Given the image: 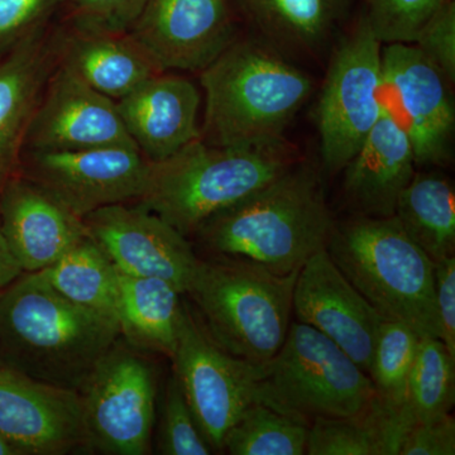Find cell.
I'll return each mask as SVG.
<instances>
[{"label":"cell","instance_id":"6da1fadb","mask_svg":"<svg viewBox=\"0 0 455 455\" xmlns=\"http://www.w3.org/2000/svg\"><path fill=\"white\" fill-rule=\"evenodd\" d=\"M334 226L319 175L309 166L292 164L218 212L193 236L208 256L248 260L289 275L326 248Z\"/></svg>","mask_w":455,"mask_h":455},{"label":"cell","instance_id":"7a4b0ae2","mask_svg":"<svg viewBox=\"0 0 455 455\" xmlns=\"http://www.w3.org/2000/svg\"><path fill=\"white\" fill-rule=\"evenodd\" d=\"M119 337L118 323L68 301L38 272L0 291V361L33 379L79 392Z\"/></svg>","mask_w":455,"mask_h":455},{"label":"cell","instance_id":"3957f363","mask_svg":"<svg viewBox=\"0 0 455 455\" xmlns=\"http://www.w3.org/2000/svg\"><path fill=\"white\" fill-rule=\"evenodd\" d=\"M204 142L244 147L281 142L313 92L307 74L253 42L230 44L200 71Z\"/></svg>","mask_w":455,"mask_h":455},{"label":"cell","instance_id":"277c9868","mask_svg":"<svg viewBox=\"0 0 455 455\" xmlns=\"http://www.w3.org/2000/svg\"><path fill=\"white\" fill-rule=\"evenodd\" d=\"M291 166V155L283 140L221 147L199 139L163 161L148 163L145 188L137 204L188 238L218 212Z\"/></svg>","mask_w":455,"mask_h":455},{"label":"cell","instance_id":"5b68a950","mask_svg":"<svg viewBox=\"0 0 455 455\" xmlns=\"http://www.w3.org/2000/svg\"><path fill=\"white\" fill-rule=\"evenodd\" d=\"M299 271L278 275L248 260L199 256L184 296L220 348L263 364L289 333Z\"/></svg>","mask_w":455,"mask_h":455},{"label":"cell","instance_id":"8992f818","mask_svg":"<svg viewBox=\"0 0 455 455\" xmlns=\"http://www.w3.org/2000/svg\"><path fill=\"white\" fill-rule=\"evenodd\" d=\"M325 250L383 319L440 339L434 262L395 217L359 215L334 226Z\"/></svg>","mask_w":455,"mask_h":455},{"label":"cell","instance_id":"52a82bcc","mask_svg":"<svg viewBox=\"0 0 455 455\" xmlns=\"http://www.w3.org/2000/svg\"><path fill=\"white\" fill-rule=\"evenodd\" d=\"M376 395L370 376L340 347L296 322L275 357L260 364L254 401L310 425L357 414Z\"/></svg>","mask_w":455,"mask_h":455},{"label":"cell","instance_id":"ba28073f","mask_svg":"<svg viewBox=\"0 0 455 455\" xmlns=\"http://www.w3.org/2000/svg\"><path fill=\"white\" fill-rule=\"evenodd\" d=\"M86 449L110 455L151 451L157 377L145 353L121 337L79 390Z\"/></svg>","mask_w":455,"mask_h":455},{"label":"cell","instance_id":"9c48e42d","mask_svg":"<svg viewBox=\"0 0 455 455\" xmlns=\"http://www.w3.org/2000/svg\"><path fill=\"white\" fill-rule=\"evenodd\" d=\"M171 361L172 373L204 436L212 451H223L228 431L254 403L260 364L236 358L220 348L185 299L178 344Z\"/></svg>","mask_w":455,"mask_h":455},{"label":"cell","instance_id":"30bf717a","mask_svg":"<svg viewBox=\"0 0 455 455\" xmlns=\"http://www.w3.org/2000/svg\"><path fill=\"white\" fill-rule=\"evenodd\" d=\"M382 44L363 20L341 44L329 68L316 123L323 161L331 172L347 166L381 116Z\"/></svg>","mask_w":455,"mask_h":455},{"label":"cell","instance_id":"8fae6325","mask_svg":"<svg viewBox=\"0 0 455 455\" xmlns=\"http://www.w3.org/2000/svg\"><path fill=\"white\" fill-rule=\"evenodd\" d=\"M447 82L414 44L383 47L379 108L406 134L416 166L443 164L451 157L455 112Z\"/></svg>","mask_w":455,"mask_h":455},{"label":"cell","instance_id":"7c38bea8","mask_svg":"<svg viewBox=\"0 0 455 455\" xmlns=\"http://www.w3.org/2000/svg\"><path fill=\"white\" fill-rule=\"evenodd\" d=\"M18 173L84 218L116 204L139 200L148 161L137 147L77 151H22Z\"/></svg>","mask_w":455,"mask_h":455},{"label":"cell","instance_id":"4fadbf2b","mask_svg":"<svg viewBox=\"0 0 455 455\" xmlns=\"http://www.w3.org/2000/svg\"><path fill=\"white\" fill-rule=\"evenodd\" d=\"M86 235L114 267L131 276L169 281L184 295L199 256L188 236L140 204H116L83 220Z\"/></svg>","mask_w":455,"mask_h":455},{"label":"cell","instance_id":"5bb4252c","mask_svg":"<svg viewBox=\"0 0 455 455\" xmlns=\"http://www.w3.org/2000/svg\"><path fill=\"white\" fill-rule=\"evenodd\" d=\"M0 436L16 455L84 451L79 392L33 379L0 361Z\"/></svg>","mask_w":455,"mask_h":455},{"label":"cell","instance_id":"9a60e30c","mask_svg":"<svg viewBox=\"0 0 455 455\" xmlns=\"http://www.w3.org/2000/svg\"><path fill=\"white\" fill-rule=\"evenodd\" d=\"M136 147L116 101L56 62L27 128L23 151Z\"/></svg>","mask_w":455,"mask_h":455},{"label":"cell","instance_id":"2e32d148","mask_svg":"<svg viewBox=\"0 0 455 455\" xmlns=\"http://www.w3.org/2000/svg\"><path fill=\"white\" fill-rule=\"evenodd\" d=\"M292 311L299 322L333 340L368 374L383 317L341 274L325 248L299 271Z\"/></svg>","mask_w":455,"mask_h":455},{"label":"cell","instance_id":"e0dca14e","mask_svg":"<svg viewBox=\"0 0 455 455\" xmlns=\"http://www.w3.org/2000/svg\"><path fill=\"white\" fill-rule=\"evenodd\" d=\"M131 35L163 71H202L232 44L227 0H149Z\"/></svg>","mask_w":455,"mask_h":455},{"label":"cell","instance_id":"ac0fdd59","mask_svg":"<svg viewBox=\"0 0 455 455\" xmlns=\"http://www.w3.org/2000/svg\"><path fill=\"white\" fill-rule=\"evenodd\" d=\"M0 230L23 272H41L86 235L82 218L20 173L0 190Z\"/></svg>","mask_w":455,"mask_h":455},{"label":"cell","instance_id":"d6986e66","mask_svg":"<svg viewBox=\"0 0 455 455\" xmlns=\"http://www.w3.org/2000/svg\"><path fill=\"white\" fill-rule=\"evenodd\" d=\"M200 103L196 84L164 71L116 100V107L140 154L148 163H158L202 139Z\"/></svg>","mask_w":455,"mask_h":455},{"label":"cell","instance_id":"ffe728a7","mask_svg":"<svg viewBox=\"0 0 455 455\" xmlns=\"http://www.w3.org/2000/svg\"><path fill=\"white\" fill-rule=\"evenodd\" d=\"M411 143L387 116L379 121L343 170V190L361 217L388 218L415 175Z\"/></svg>","mask_w":455,"mask_h":455},{"label":"cell","instance_id":"44dd1931","mask_svg":"<svg viewBox=\"0 0 455 455\" xmlns=\"http://www.w3.org/2000/svg\"><path fill=\"white\" fill-rule=\"evenodd\" d=\"M53 44L57 64L116 101L148 77L164 73L130 32H92L70 27L53 37Z\"/></svg>","mask_w":455,"mask_h":455},{"label":"cell","instance_id":"7402d4cb","mask_svg":"<svg viewBox=\"0 0 455 455\" xmlns=\"http://www.w3.org/2000/svg\"><path fill=\"white\" fill-rule=\"evenodd\" d=\"M55 66L53 37L44 32L0 59V190L17 172L27 128Z\"/></svg>","mask_w":455,"mask_h":455},{"label":"cell","instance_id":"603a6c76","mask_svg":"<svg viewBox=\"0 0 455 455\" xmlns=\"http://www.w3.org/2000/svg\"><path fill=\"white\" fill-rule=\"evenodd\" d=\"M118 275L122 339L140 352L172 358L184 295L163 278L131 276L119 271Z\"/></svg>","mask_w":455,"mask_h":455},{"label":"cell","instance_id":"cb8c5ba5","mask_svg":"<svg viewBox=\"0 0 455 455\" xmlns=\"http://www.w3.org/2000/svg\"><path fill=\"white\" fill-rule=\"evenodd\" d=\"M414 419L398 411L379 395L357 414L320 418L309 425V455H398Z\"/></svg>","mask_w":455,"mask_h":455},{"label":"cell","instance_id":"d4e9b609","mask_svg":"<svg viewBox=\"0 0 455 455\" xmlns=\"http://www.w3.org/2000/svg\"><path fill=\"white\" fill-rule=\"evenodd\" d=\"M392 217L434 263L454 256L455 196L448 179L415 172Z\"/></svg>","mask_w":455,"mask_h":455},{"label":"cell","instance_id":"484cf974","mask_svg":"<svg viewBox=\"0 0 455 455\" xmlns=\"http://www.w3.org/2000/svg\"><path fill=\"white\" fill-rule=\"evenodd\" d=\"M38 274L68 301L118 323V271L88 235Z\"/></svg>","mask_w":455,"mask_h":455},{"label":"cell","instance_id":"4316f807","mask_svg":"<svg viewBox=\"0 0 455 455\" xmlns=\"http://www.w3.org/2000/svg\"><path fill=\"white\" fill-rule=\"evenodd\" d=\"M309 425L260 403H251L228 431L223 451L232 455H302Z\"/></svg>","mask_w":455,"mask_h":455},{"label":"cell","instance_id":"83f0119b","mask_svg":"<svg viewBox=\"0 0 455 455\" xmlns=\"http://www.w3.org/2000/svg\"><path fill=\"white\" fill-rule=\"evenodd\" d=\"M455 401V358L439 338H421L407 386L415 423L451 414Z\"/></svg>","mask_w":455,"mask_h":455},{"label":"cell","instance_id":"f1b7e54d","mask_svg":"<svg viewBox=\"0 0 455 455\" xmlns=\"http://www.w3.org/2000/svg\"><path fill=\"white\" fill-rule=\"evenodd\" d=\"M420 339L410 326L383 319L374 340L368 370L377 395L394 409L410 415L407 386Z\"/></svg>","mask_w":455,"mask_h":455},{"label":"cell","instance_id":"f546056e","mask_svg":"<svg viewBox=\"0 0 455 455\" xmlns=\"http://www.w3.org/2000/svg\"><path fill=\"white\" fill-rule=\"evenodd\" d=\"M269 35L292 44L322 41L339 17L343 0H244Z\"/></svg>","mask_w":455,"mask_h":455},{"label":"cell","instance_id":"4dcf8cb0","mask_svg":"<svg viewBox=\"0 0 455 455\" xmlns=\"http://www.w3.org/2000/svg\"><path fill=\"white\" fill-rule=\"evenodd\" d=\"M157 443L158 451L164 455L212 453L173 373L169 377L161 401Z\"/></svg>","mask_w":455,"mask_h":455},{"label":"cell","instance_id":"1f68e13d","mask_svg":"<svg viewBox=\"0 0 455 455\" xmlns=\"http://www.w3.org/2000/svg\"><path fill=\"white\" fill-rule=\"evenodd\" d=\"M443 0H366L364 18L382 44H414L416 36Z\"/></svg>","mask_w":455,"mask_h":455},{"label":"cell","instance_id":"d6a6232c","mask_svg":"<svg viewBox=\"0 0 455 455\" xmlns=\"http://www.w3.org/2000/svg\"><path fill=\"white\" fill-rule=\"evenodd\" d=\"M149 0H62L70 27L83 31L130 32Z\"/></svg>","mask_w":455,"mask_h":455},{"label":"cell","instance_id":"836d02e7","mask_svg":"<svg viewBox=\"0 0 455 455\" xmlns=\"http://www.w3.org/2000/svg\"><path fill=\"white\" fill-rule=\"evenodd\" d=\"M62 0H0V59L44 32Z\"/></svg>","mask_w":455,"mask_h":455},{"label":"cell","instance_id":"e575fe53","mask_svg":"<svg viewBox=\"0 0 455 455\" xmlns=\"http://www.w3.org/2000/svg\"><path fill=\"white\" fill-rule=\"evenodd\" d=\"M414 44L447 77L455 80V2L443 0L416 36Z\"/></svg>","mask_w":455,"mask_h":455},{"label":"cell","instance_id":"d590c367","mask_svg":"<svg viewBox=\"0 0 455 455\" xmlns=\"http://www.w3.org/2000/svg\"><path fill=\"white\" fill-rule=\"evenodd\" d=\"M454 454L455 420L451 414L412 425L398 451V455Z\"/></svg>","mask_w":455,"mask_h":455},{"label":"cell","instance_id":"8d00e7d4","mask_svg":"<svg viewBox=\"0 0 455 455\" xmlns=\"http://www.w3.org/2000/svg\"><path fill=\"white\" fill-rule=\"evenodd\" d=\"M440 340L455 358V257L434 263Z\"/></svg>","mask_w":455,"mask_h":455},{"label":"cell","instance_id":"74e56055","mask_svg":"<svg viewBox=\"0 0 455 455\" xmlns=\"http://www.w3.org/2000/svg\"><path fill=\"white\" fill-rule=\"evenodd\" d=\"M22 272V268L9 251L7 242L0 230V291L9 283H13Z\"/></svg>","mask_w":455,"mask_h":455},{"label":"cell","instance_id":"f35d334b","mask_svg":"<svg viewBox=\"0 0 455 455\" xmlns=\"http://www.w3.org/2000/svg\"><path fill=\"white\" fill-rule=\"evenodd\" d=\"M0 455H16L13 449L9 447L7 443L2 439V436H0Z\"/></svg>","mask_w":455,"mask_h":455}]
</instances>
